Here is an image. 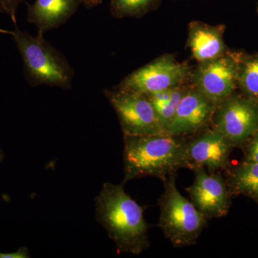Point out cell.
Here are the masks:
<instances>
[{"label":"cell","instance_id":"1","mask_svg":"<svg viewBox=\"0 0 258 258\" xmlns=\"http://www.w3.org/2000/svg\"><path fill=\"white\" fill-rule=\"evenodd\" d=\"M103 184L96 198V220L113 240L118 253L139 255L149 248L144 208L125 192L124 184Z\"/></svg>","mask_w":258,"mask_h":258},{"label":"cell","instance_id":"2","mask_svg":"<svg viewBox=\"0 0 258 258\" xmlns=\"http://www.w3.org/2000/svg\"><path fill=\"white\" fill-rule=\"evenodd\" d=\"M124 179L154 176L165 181L186 167V141L168 134L123 136Z\"/></svg>","mask_w":258,"mask_h":258},{"label":"cell","instance_id":"3","mask_svg":"<svg viewBox=\"0 0 258 258\" xmlns=\"http://www.w3.org/2000/svg\"><path fill=\"white\" fill-rule=\"evenodd\" d=\"M37 32L34 36L22 31L15 25L10 36L23 62L24 73L29 84L53 86L70 89L72 87L75 71L63 54Z\"/></svg>","mask_w":258,"mask_h":258},{"label":"cell","instance_id":"4","mask_svg":"<svg viewBox=\"0 0 258 258\" xmlns=\"http://www.w3.org/2000/svg\"><path fill=\"white\" fill-rule=\"evenodd\" d=\"M176 178V174H171L163 181L164 190L159 200L158 226L174 247H187L197 243L208 226V218L179 192Z\"/></svg>","mask_w":258,"mask_h":258},{"label":"cell","instance_id":"5","mask_svg":"<svg viewBox=\"0 0 258 258\" xmlns=\"http://www.w3.org/2000/svg\"><path fill=\"white\" fill-rule=\"evenodd\" d=\"M104 94L118 115L123 136L166 134L145 94L119 88L105 90Z\"/></svg>","mask_w":258,"mask_h":258},{"label":"cell","instance_id":"6","mask_svg":"<svg viewBox=\"0 0 258 258\" xmlns=\"http://www.w3.org/2000/svg\"><path fill=\"white\" fill-rule=\"evenodd\" d=\"M213 126L233 147L242 145L258 132V101L230 96L215 108Z\"/></svg>","mask_w":258,"mask_h":258},{"label":"cell","instance_id":"7","mask_svg":"<svg viewBox=\"0 0 258 258\" xmlns=\"http://www.w3.org/2000/svg\"><path fill=\"white\" fill-rule=\"evenodd\" d=\"M189 74L186 64L165 55L128 75L117 88L152 94L181 86Z\"/></svg>","mask_w":258,"mask_h":258},{"label":"cell","instance_id":"8","mask_svg":"<svg viewBox=\"0 0 258 258\" xmlns=\"http://www.w3.org/2000/svg\"><path fill=\"white\" fill-rule=\"evenodd\" d=\"M238 59L225 53L214 60L200 62L191 74L194 86L217 106L232 96L237 83Z\"/></svg>","mask_w":258,"mask_h":258},{"label":"cell","instance_id":"9","mask_svg":"<svg viewBox=\"0 0 258 258\" xmlns=\"http://www.w3.org/2000/svg\"><path fill=\"white\" fill-rule=\"evenodd\" d=\"M193 184L186 190L199 211L208 219L220 218L230 210V191L227 182L218 173L197 169Z\"/></svg>","mask_w":258,"mask_h":258},{"label":"cell","instance_id":"10","mask_svg":"<svg viewBox=\"0 0 258 258\" xmlns=\"http://www.w3.org/2000/svg\"><path fill=\"white\" fill-rule=\"evenodd\" d=\"M233 146L215 128L203 131L186 141V167L191 170L224 169L228 165Z\"/></svg>","mask_w":258,"mask_h":258},{"label":"cell","instance_id":"11","mask_svg":"<svg viewBox=\"0 0 258 258\" xmlns=\"http://www.w3.org/2000/svg\"><path fill=\"white\" fill-rule=\"evenodd\" d=\"M216 106L194 86L186 88L166 134L183 137L195 134L211 121Z\"/></svg>","mask_w":258,"mask_h":258},{"label":"cell","instance_id":"12","mask_svg":"<svg viewBox=\"0 0 258 258\" xmlns=\"http://www.w3.org/2000/svg\"><path fill=\"white\" fill-rule=\"evenodd\" d=\"M80 4L79 0H35L28 6L27 19L36 26L37 32L45 34L66 23Z\"/></svg>","mask_w":258,"mask_h":258},{"label":"cell","instance_id":"13","mask_svg":"<svg viewBox=\"0 0 258 258\" xmlns=\"http://www.w3.org/2000/svg\"><path fill=\"white\" fill-rule=\"evenodd\" d=\"M188 43L191 53L200 62L214 60L225 53L222 29L199 22L190 24Z\"/></svg>","mask_w":258,"mask_h":258},{"label":"cell","instance_id":"14","mask_svg":"<svg viewBox=\"0 0 258 258\" xmlns=\"http://www.w3.org/2000/svg\"><path fill=\"white\" fill-rule=\"evenodd\" d=\"M186 90V88L180 86L147 95L155 109L159 121L165 131L174 118L176 108Z\"/></svg>","mask_w":258,"mask_h":258},{"label":"cell","instance_id":"15","mask_svg":"<svg viewBox=\"0 0 258 258\" xmlns=\"http://www.w3.org/2000/svg\"><path fill=\"white\" fill-rule=\"evenodd\" d=\"M230 193L258 196V162L244 161L232 171L227 182Z\"/></svg>","mask_w":258,"mask_h":258},{"label":"cell","instance_id":"16","mask_svg":"<svg viewBox=\"0 0 258 258\" xmlns=\"http://www.w3.org/2000/svg\"><path fill=\"white\" fill-rule=\"evenodd\" d=\"M237 83L246 96L258 101V56L240 62Z\"/></svg>","mask_w":258,"mask_h":258},{"label":"cell","instance_id":"17","mask_svg":"<svg viewBox=\"0 0 258 258\" xmlns=\"http://www.w3.org/2000/svg\"><path fill=\"white\" fill-rule=\"evenodd\" d=\"M158 0H111L110 10L115 18L143 16L154 8Z\"/></svg>","mask_w":258,"mask_h":258},{"label":"cell","instance_id":"18","mask_svg":"<svg viewBox=\"0 0 258 258\" xmlns=\"http://www.w3.org/2000/svg\"><path fill=\"white\" fill-rule=\"evenodd\" d=\"M24 0H0V13L8 15L14 25H17V12Z\"/></svg>","mask_w":258,"mask_h":258},{"label":"cell","instance_id":"19","mask_svg":"<svg viewBox=\"0 0 258 258\" xmlns=\"http://www.w3.org/2000/svg\"><path fill=\"white\" fill-rule=\"evenodd\" d=\"M247 149L245 161L247 162H258V132L250 139Z\"/></svg>","mask_w":258,"mask_h":258},{"label":"cell","instance_id":"20","mask_svg":"<svg viewBox=\"0 0 258 258\" xmlns=\"http://www.w3.org/2000/svg\"><path fill=\"white\" fill-rule=\"evenodd\" d=\"M29 256L28 249L22 247L17 252H10V253H3L0 252V258H28Z\"/></svg>","mask_w":258,"mask_h":258},{"label":"cell","instance_id":"21","mask_svg":"<svg viewBox=\"0 0 258 258\" xmlns=\"http://www.w3.org/2000/svg\"><path fill=\"white\" fill-rule=\"evenodd\" d=\"M80 3L87 8H93L101 5L103 0H79Z\"/></svg>","mask_w":258,"mask_h":258},{"label":"cell","instance_id":"22","mask_svg":"<svg viewBox=\"0 0 258 258\" xmlns=\"http://www.w3.org/2000/svg\"><path fill=\"white\" fill-rule=\"evenodd\" d=\"M0 34L11 35L12 31H10V30H5V29L0 28Z\"/></svg>","mask_w":258,"mask_h":258},{"label":"cell","instance_id":"23","mask_svg":"<svg viewBox=\"0 0 258 258\" xmlns=\"http://www.w3.org/2000/svg\"><path fill=\"white\" fill-rule=\"evenodd\" d=\"M2 159V154L1 152H0V161H1Z\"/></svg>","mask_w":258,"mask_h":258},{"label":"cell","instance_id":"24","mask_svg":"<svg viewBox=\"0 0 258 258\" xmlns=\"http://www.w3.org/2000/svg\"><path fill=\"white\" fill-rule=\"evenodd\" d=\"M257 198V200H258V196H257V198Z\"/></svg>","mask_w":258,"mask_h":258}]
</instances>
